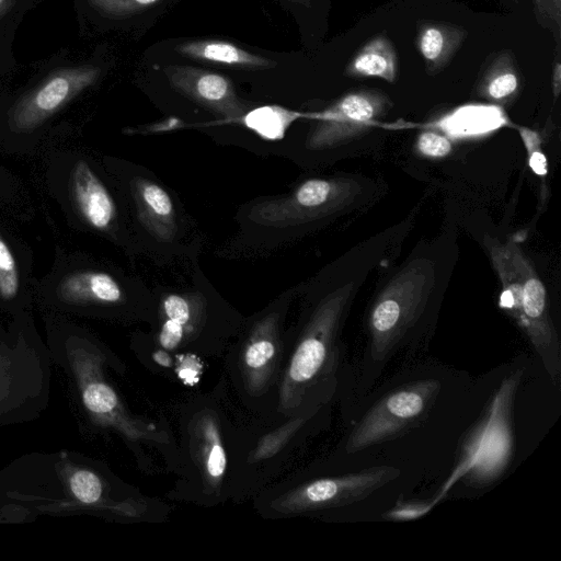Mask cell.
Masks as SVG:
<instances>
[{"label":"cell","mask_w":561,"mask_h":561,"mask_svg":"<svg viewBox=\"0 0 561 561\" xmlns=\"http://www.w3.org/2000/svg\"><path fill=\"white\" fill-rule=\"evenodd\" d=\"M20 287V277L15 259L0 233V296L12 299Z\"/></svg>","instance_id":"obj_22"},{"label":"cell","mask_w":561,"mask_h":561,"mask_svg":"<svg viewBox=\"0 0 561 561\" xmlns=\"http://www.w3.org/2000/svg\"><path fill=\"white\" fill-rule=\"evenodd\" d=\"M400 474V469L382 465L295 485L285 482V486L263 491L255 506L265 518H288L344 507L365 500Z\"/></svg>","instance_id":"obj_6"},{"label":"cell","mask_w":561,"mask_h":561,"mask_svg":"<svg viewBox=\"0 0 561 561\" xmlns=\"http://www.w3.org/2000/svg\"><path fill=\"white\" fill-rule=\"evenodd\" d=\"M99 75L100 69L91 65L67 67L51 72L14 106L10 118L12 128L18 131L36 128L92 85Z\"/></svg>","instance_id":"obj_12"},{"label":"cell","mask_w":561,"mask_h":561,"mask_svg":"<svg viewBox=\"0 0 561 561\" xmlns=\"http://www.w3.org/2000/svg\"><path fill=\"white\" fill-rule=\"evenodd\" d=\"M504 124L497 108L470 106L458 110L439 122V128L449 138H469L488 134Z\"/></svg>","instance_id":"obj_19"},{"label":"cell","mask_w":561,"mask_h":561,"mask_svg":"<svg viewBox=\"0 0 561 561\" xmlns=\"http://www.w3.org/2000/svg\"><path fill=\"white\" fill-rule=\"evenodd\" d=\"M158 330L152 346L173 356L192 353L203 357L219 356L227 347L207 331L205 307L194 296L168 294L158 311Z\"/></svg>","instance_id":"obj_10"},{"label":"cell","mask_w":561,"mask_h":561,"mask_svg":"<svg viewBox=\"0 0 561 561\" xmlns=\"http://www.w3.org/2000/svg\"><path fill=\"white\" fill-rule=\"evenodd\" d=\"M491 264L501 283L499 306L525 333L556 387L561 382L560 340L550 316L546 287L515 239L484 237Z\"/></svg>","instance_id":"obj_3"},{"label":"cell","mask_w":561,"mask_h":561,"mask_svg":"<svg viewBox=\"0 0 561 561\" xmlns=\"http://www.w3.org/2000/svg\"><path fill=\"white\" fill-rule=\"evenodd\" d=\"M288 305L289 294H286L268 306L224 355L227 379L238 398L251 412L270 423L285 362L287 333L284 320Z\"/></svg>","instance_id":"obj_4"},{"label":"cell","mask_w":561,"mask_h":561,"mask_svg":"<svg viewBox=\"0 0 561 561\" xmlns=\"http://www.w3.org/2000/svg\"><path fill=\"white\" fill-rule=\"evenodd\" d=\"M417 151L428 158H444L453 150L451 139L434 130L422 131L416 139Z\"/></svg>","instance_id":"obj_28"},{"label":"cell","mask_w":561,"mask_h":561,"mask_svg":"<svg viewBox=\"0 0 561 561\" xmlns=\"http://www.w3.org/2000/svg\"><path fill=\"white\" fill-rule=\"evenodd\" d=\"M518 88V78L511 69L495 71L485 83V94L494 101H502L513 95Z\"/></svg>","instance_id":"obj_27"},{"label":"cell","mask_w":561,"mask_h":561,"mask_svg":"<svg viewBox=\"0 0 561 561\" xmlns=\"http://www.w3.org/2000/svg\"><path fill=\"white\" fill-rule=\"evenodd\" d=\"M517 131L527 152L528 165L531 171L540 176L546 178L548 173V161L542 150V140L540 135L528 127L519 126Z\"/></svg>","instance_id":"obj_24"},{"label":"cell","mask_w":561,"mask_h":561,"mask_svg":"<svg viewBox=\"0 0 561 561\" xmlns=\"http://www.w3.org/2000/svg\"><path fill=\"white\" fill-rule=\"evenodd\" d=\"M417 44L423 58L436 64L446 55L449 39L444 28L430 25L420 33Z\"/></svg>","instance_id":"obj_23"},{"label":"cell","mask_w":561,"mask_h":561,"mask_svg":"<svg viewBox=\"0 0 561 561\" xmlns=\"http://www.w3.org/2000/svg\"><path fill=\"white\" fill-rule=\"evenodd\" d=\"M522 376L516 370L502 380L480 420L467 432L455 468L433 506L461 478L473 488H484L506 472L514 450L513 408Z\"/></svg>","instance_id":"obj_5"},{"label":"cell","mask_w":561,"mask_h":561,"mask_svg":"<svg viewBox=\"0 0 561 561\" xmlns=\"http://www.w3.org/2000/svg\"><path fill=\"white\" fill-rule=\"evenodd\" d=\"M131 194L145 229L158 241H172L176 234V216L169 193L151 180L136 178Z\"/></svg>","instance_id":"obj_15"},{"label":"cell","mask_w":561,"mask_h":561,"mask_svg":"<svg viewBox=\"0 0 561 561\" xmlns=\"http://www.w3.org/2000/svg\"><path fill=\"white\" fill-rule=\"evenodd\" d=\"M59 296L69 302L116 305L125 299L119 283L101 271H81L65 277L58 286Z\"/></svg>","instance_id":"obj_16"},{"label":"cell","mask_w":561,"mask_h":561,"mask_svg":"<svg viewBox=\"0 0 561 561\" xmlns=\"http://www.w3.org/2000/svg\"><path fill=\"white\" fill-rule=\"evenodd\" d=\"M145 359H149L151 362L149 367L161 370L165 369L171 371V375H173L174 357L171 353L153 346L149 354L145 355Z\"/></svg>","instance_id":"obj_30"},{"label":"cell","mask_w":561,"mask_h":561,"mask_svg":"<svg viewBox=\"0 0 561 561\" xmlns=\"http://www.w3.org/2000/svg\"><path fill=\"white\" fill-rule=\"evenodd\" d=\"M71 191L76 206L92 228L107 230L116 218V205L106 186L83 161H78L71 175Z\"/></svg>","instance_id":"obj_14"},{"label":"cell","mask_w":561,"mask_h":561,"mask_svg":"<svg viewBox=\"0 0 561 561\" xmlns=\"http://www.w3.org/2000/svg\"><path fill=\"white\" fill-rule=\"evenodd\" d=\"M442 385L437 379L411 381L380 398L350 433L345 451L354 454L397 439L430 415Z\"/></svg>","instance_id":"obj_8"},{"label":"cell","mask_w":561,"mask_h":561,"mask_svg":"<svg viewBox=\"0 0 561 561\" xmlns=\"http://www.w3.org/2000/svg\"><path fill=\"white\" fill-rule=\"evenodd\" d=\"M9 0H0V14L2 12V10H4L5 8V4L8 3Z\"/></svg>","instance_id":"obj_32"},{"label":"cell","mask_w":561,"mask_h":561,"mask_svg":"<svg viewBox=\"0 0 561 561\" xmlns=\"http://www.w3.org/2000/svg\"><path fill=\"white\" fill-rule=\"evenodd\" d=\"M175 49L185 57L229 66L268 68L274 65L270 59L254 55L225 41H194L184 43Z\"/></svg>","instance_id":"obj_17"},{"label":"cell","mask_w":561,"mask_h":561,"mask_svg":"<svg viewBox=\"0 0 561 561\" xmlns=\"http://www.w3.org/2000/svg\"><path fill=\"white\" fill-rule=\"evenodd\" d=\"M173 375L187 387L196 386L205 370V362L196 354L181 353L174 356Z\"/></svg>","instance_id":"obj_26"},{"label":"cell","mask_w":561,"mask_h":561,"mask_svg":"<svg viewBox=\"0 0 561 561\" xmlns=\"http://www.w3.org/2000/svg\"><path fill=\"white\" fill-rule=\"evenodd\" d=\"M397 55L383 36L368 42L352 59L346 72L352 77L380 78L393 82L397 77Z\"/></svg>","instance_id":"obj_18"},{"label":"cell","mask_w":561,"mask_h":561,"mask_svg":"<svg viewBox=\"0 0 561 561\" xmlns=\"http://www.w3.org/2000/svg\"><path fill=\"white\" fill-rule=\"evenodd\" d=\"M359 193V184L352 179H309L283 196L254 204L248 219L268 229L293 228L336 214Z\"/></svg>","instance_id":"obj_9"},{"label":"cell","mask_w":561,"mask_h":561,"mask_svg":"<svg viewBox=\"0 0 561 561\" xmlns=\"http://www.w3.org/2000/svg\"><path fill=\"white\" fill-rule=\"evenodd\" d=\"M435 266L415 259L387 283L374 301L367 320L370 354L385 359L424 312L435 288Z\"/></svg>","instance_id":"obj_7"},{"label":"cell","mask_w":561,"mask_h":561,"mask_svg":"<svg viewBox=\"0 0 561 561\" xmlns=\"http://www.w3.org/2000/svg\"><path fill=\"white\" fill-rule=\"evenodd\" d=\"M302 114L279 105H263L244 112L234 121L265 140L284 138L290 125Z\"/></svg>","instance_id":"obj_20"},{"label":"cell","mask_w":561,"mask_h":561,"mask_svg":"<svg viewBox=\"0 0 561 561\" xmlns=\"http://www.w3.org/2000/svg\"><path fill=\"white\" fill-rule=\"evenodd\" d=\"M389 105L386 95L376 91H355L343 95L316 115L306 147L323 150L336 147L365 133L375 125Z\"/></svg>","instance_id":"obj_11"},{"label":"cell","mask_w":561,"mask_h":561,"mask_svg":"<svg viewBox=\"0 0 561 561\" xmlns=\"http://www.w3.org/2000/svg\"><path fill=\"white\" fill-rule=\"evenodd\" d=\"M354 283L340 285L322 296L287 333L284 367L272 423L317 413L329 402L336 385L339 335L354 296Z\"/></svg>","instance_id":"obj_1"},{"label":"cell","mask_w":561,"mask_h":561,"mask_svg":"<svg viewBox=\"0 0 561 561\" xmlns=\"http://www.w3.org/2000/svg\"><path fill=\"white\" fill-rule=\"evenodd\" d=\"M552 91L554 100H557L561 91V67L559 62L556 64L552 75Z\"/></svg>","instance_id":"obj_31"},{"label":"cell","mask_w":561,"mask_h":561,"mask_svg":"<svg viewBox=\"0 0 561 561\" xmlns=\"http://www.w3.org/2000/svg\"><path fill=\"white\" fill-rule=\"evenodd\" d=\"M432 503L423 502H403L398 503L386 514V519L391 520H412L419 518L432 510Z\"/></svg>","instance_id":"obj_29"},{"label":"cell","mask_w":561,"mask_h":561,"mask_svg":"<svg viewBox=\"0 0 561 561\" xmlns=\"http://www.w3.org/2000/svg\"><path fill=\"white\" fill-rule=\"evenodd\" d=\"M165 73L175 89L207 108L233 121L244 113L226 77L187 66H173Z\"/></svg>","instance_id":"obj_13"},{"label":"cell","mask_w":561,"mask_h":561,"mask_svg":"<svg viewBox=\"0 0 561 561\" xmlns=\"http://www.w3.org/2000/svg\"><path fill=\"white\" fill-rule=\"evenodd\" d=\"M70 489L76 499L87 505L96 504L103 499L102 480L90 470L76 471L70 478Z\"/></svg>","instance_id":"obj_21"},{"label":"cell","mask_w":561,"mask_h":561,"mask_svg":"<svg viewBox=\"0 0 561 561\" xmlns=\"http://www.w3.org/2000/svg\"><path fill=\"white\" fill-rule=\"evenodd\" d=\"M89 4L103 15L125 18L139 13L160 0H88Z\"/></svg>","instance_id":"obj_25"},{"label":"cell","mask_w":561,"mask_h":561,"mask_svg":"<svg viewBox=\"0 0 561 561\" xmlns=\"http://www.w3.org/2000/svg\"><path fill=\"white\" fill-rule=\"evenodd\" d=\"M215 392L182 403L180 444L175 457L182 469L180 495L202 505H214L236 494L239 457L245 443L241 430L224 410Z\"/></svg>","instance_id":"obj_2"}]
</instances>
